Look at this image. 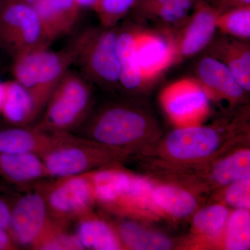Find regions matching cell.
<instances>
[{"mask_svg": "<svg viewBox=\"0 0 250 250\" xmlns=\"http://www.w3.org/2000/svg\"><path fill=\"white\" fill-rule=\"evenodd\" d=\"M209 3L219 14L234 8L250 6V0H210Z\"/></svg>", "mask_w": 250, "mask_h": 250, "instance_id": "1f68e13d", "label": "cell"}, {"mask_svg": "<svg viewBox=\"0 0 250 250\" xmlns=\"http://www.w3.org/2000/svg\"><path fill=\"white\" fill-rule=\"evenodd\" d=\"M4 85L5 97L1 111L8 121L23 126L39 116L34 99L27 88L16 80Z\"/></svg>", "mask_w": 250, "mask_h": 250, "instance_id": "484cf974", "label": "cell"}, {"mask_svg": "<svg viewBox=\"0 0 250 250\" xmlns=\"http://www.w3.org/2000/svg\"><path fill=\"white\" fill-rule=\"evenodd\" d=\"M175 32L135 29L138 62L147 89L176 64Z\"/></svg>", "mask_w": 250, "mask_h": 250, "instance_id": "7c38bea8", "label": "cell"}, {"mask_svg": "<svg viewBox=\"0 0 250 250\" xmlns=\"http://www.w3.org/2000/svg\"><path fill=\"white\" fill-rule=\"evenodd\" d=\"M117 52L120 65V85L130 93L147 90L138 62L135 40V29L118 31Z\"/></svg>", "mask_w": 250, "mask_h": 250, "instance_id": "603a6c76", "label": "cell"}, {"mask_svg": "<svg viewBox=\"0 0 250 250\" xmlns=\"http://www.w3.org/2000/svg\"><path fill=\"white\" fill-rule=\"evenodd\" d=\"M82 48V36L62 51L47 47L33 49L15 57L16 81L27 88L34 99L39 114L46 107L51 95L69 67L77 62Z\"/></svg>", "mask_w": 250, "mask_h": 250, "instance_id": "277c9868", "label": "cell"}, {"mask_svg": "<svg viewBox=\"0 0 250 250\" xmlns=\"http://www.w3.org/2000/svg\"><path fill=\"white\" fill-rule=\"evenodd\" d=\"M143 158V164L152 178L178 184L202 197L250 177V149L243 144L208 160L190 165Z\"/></svg>", "mask_w": 250, "mask_h": 250, "instance_id": "3957f363", "label": "cell"}, {"mask_svg": "<svg viewBox=\"0 0 250 250\" xmlns=\"http://www.w3.org/2000/svg\"><path fill=\"white\" fill-rule=\"evenodd\" d=\"M9 0H0V9L9 3Z\"/></svg>", "mask_w": 250, "mask_h": 250, "instance_id": "8d00e7d4", "label": "cell"}, {"mask_svg": "<svg viewBox=\"0 0 250 250\" xmlns=\"http://www.w3.org/2000/svg\"><path fill=\"white\" fill-rule=\"evenodd\" d=\"M67 225L52 223L33 247V250H82L83 249L76 234L67 231Z\"/></svg>", "mask_w": 250, "mask_h": 250, "instance_id": "f1b7e54d", "label": "cell"}, {"mask_svg": "<svg viewBox=\"0 0 250 250\" xmlns=\"http://www.w3.org/2000/svg\"><path fill=\"white\" fill-rule=\"evenodd\" d=\"M37 188L43 195L50 218L67 226L92 211L96 205L89 172L57 178Z\"/></svg>", "mask_w": 250, "mask_h": 250, "instance_id": "ba28073f", "label": "cell"}, {"mask_svg": "<svg viewBox=\"0 0 250 250\" xmlns=\"http://www.w3.org/2000/svg\"><path fill=\"white\" fill-rule=\"evenodd\" d=\"M5 97V85L4 83H0V111H1L3 103H4Z\"/></svg>", "mask_w": 250, "mask_h": 250, "instance_id": "d590c367", "label": "cell"}, {"mask_svg": "<svg viewBox=\"0 0 250 250\" xmlns=\"http://www.w3.org/2000/svg\"><path fill=\"white\" fill-rule=\"evenodd\" d=\"M77 6L75 0H37L33 5L49 42L73 29L78 17Z\"/></svg>", "mask_w": 250, "mask_h": 250, "instance_id": "ffe728a7", "label": "cell"}, {"mask_svg": "<svg viewBox=\"0 0 250 250\" xmlns=\"http://www.w3.org/2000/svg\"><path fill=\"white\" fill-rule=\"evenodd\" d=\"M0 176L16 184H29L48 177L40 156L0 152Z\"/></svg>", "mask_w": 250, "mask_h": 250, "instance_id": "d4e9b609", "label": "cell"}, {"mask_svg": "<svg viewBox=\"0 0 250 250\" xmlns=\"http://www.w3.org/2000/svg\"><path fill=\"white\" fill-rule=\"evenodd\" d=\"M89 174L96 204L121 218L136 213L141 200L140 175L122 169L119 165L90 171Z\"/></svg>", "mask_w": 250, "mask_h": 250, "instance_id": "9c48e42d", "label": "cell"}, {"mask_svg": "<svg viewBox=\"0 0 250 250\" xmlns=\"http://www.w3.org/2000/svg\"><path fill=\"white\" fill-rule=\"evenodd\" d=\"M50 42L34 6L9 2L0 9V47L14 57L33 49L47 47Z\"/></svg>", "mask_w": 250, "mask_h": 250, "instance_id": "30bf717a", "label": "cell"}, {"mask_svg": "<svg viewBox=\"0 0 250 250\" xmlns=\"http://www.w3.org/2000/svg\"><path fill=\"white\" fill-rule=\"evenodd\" d=\"M52 221L43 195L36 187L35 191L19 197L11 206L7 231L17 246L32 249Z\"/></svg>", "mask_w": 250, "mask_h": 250, "instance_id": "4fadbf2b", "label": "cell"}, {"mask_svg": "<svg viewBox=\"0 0 250 250\" xmlns=\"http://www.w3.org/2000/svg\"><path fill=\"white\" fill-rule=\"evenodd\" d=\"M215 202L233 209H250V177L241 179L220 189L212 195Z\"/></svg>", "mask_w": 250, "mask_h": 250, "instance_id": "f546056e", "label": "cell"}, {"mask_svg": "<svg viewBox=\"0 0 250 250\" xmlns=\"http://www.w3.org/2000/svg\"><path fill=\"white\" fill-rule=\"evenodd\" d=\"M112 225L125 250H167L177 247L170 237L142 225L135 219L123 218Z\"/></svg>", "mask_w": 250, "mask_h": 250, "instance_id": "44dd1931", "label": "cell"}, {"mask_svg": "<svg viewBox=\"0 0 250 250\" xmlns=\"http://www.w3.org/2000/svg\"><path fill=\"white\" fill-rule=\"evenodd\" d=\"M195 74L194 77L212 102H224L232 108L243 104L248 98V92L240 85L229 69L208 54L197 62Z\"/></svg>", "mask_w": 250, "mask_h": 250, "instance_id": "9a60e30c", "label": "cell"}, {"mask_svg": "<svg viewBox=\"0 0 250 250\" xmlns=\"http://www.w3.org/2000/svg\"><path fill=\"white\" fill-rule=\"evenodd\" d=\"M75 234L83 249L93 250H123L116 229L112 223L104 220L93 210L77 219Z\"/></svg>", "mask_w": 250, "mask_h": 250, "instance_id": "7402d4cb", "label": "cell"}, {"mask_svg": "<svg viewBox=\"0 0 250 250\" xmlns=\"http://www.w3.org/2000/svg\"><path fill=\"white\" fill-rule=\"evenodd\" d=\"M91 103V90L86 80L67 72L56 87L45 114L34 128L49 134L70 132L86 119Z\"/></svg>", "mask_w": 250, "mask_h": 250, "instance_id": "8992f818", "label": "cell"}, {"mask_svg": "<svg viewBox=\"0 0 250 250\" xmlns=\"http://www.w3.org/2000/svg\"><path fill=\"white\" fill-rule=\"evenodd\" d=\"M36 1H37V0H24L25 3H27L28 4L31 5V6H33V5L35 4Z\"/></svg>", "mask_w": 250, "mask_h": 250, "instance_id": "74e56055", "label": "cell"}, {"mask_svg": "<svg viewBox=\"0 0 250 250\" xmlns=\"http://www.w3.org/2000/svg\"><path fill=\"white\" fill-rule=\"evenodd\" d=\"M154 179L151 202L158 219L180 220L191 216L202 205V197L178 184Z\"/></svg>", "mask_w": 250, "mask_h": 250, "instance_id": "2e32d148", "label": "cell"}, {"mask_svg": "<svg viewBox=\"0 0 250 250\" xmlns=\"http://www.w3.org/2000/svg\"><path fill=\"white\" fill-rule=\"evenodd\" d=\"M159 100L163 111L174 127L203 124L211 111V100L194 77L169 83L161 92Z\"/></svg>", "mask_w": 250, "mask_h": 250, "instance_id": "8fae6325", "label": "cell"}, {"mask_svg": "<svg viewBox=\"0 0 250 250\" xmlns=\"http://www.w3.org/2000/svg\"><path fill=\"white\" fill-rule=\"evenodd\" d=\"M99 0H75L76 4L78 6H83V7H93L96 6Z\"/></svg>", "mask_w": 250, "mask_h": 250, "instance_id": "e575fe53", "label": "cell"}, {"mask_svg": "<svg viewBox=\"0 0 250 250\" xmlns=\"http://www.w3.org/2000/svg\"><path fill=\"white\" fill-rule=\"evenodd\" d=\"M11 206L0 195V228L7 230L11 218Z\"/></svg>", "mask_w": 250, "mask_h": 250, "instance_id": "d6a6232c", "label": "cell"}, {"mask_svg": "<svg viewBox=\"0 0 250 250\" xmlns=\"http://www.w3.org/2000/svg\"><path fill=\"white\" fill-rule=\"evenodd\" d=\"M138 0H99L98 10L104 27H114L118 21L137 2Z\"/></svg>", "mask_w": 250, "mask_h": 250, "instance_id": "4dcf8cb0", "label": "cell"}, {"mask_svg": "<svg viewBox=\"0 0 250 250\" xmlns=\"http://www.w3.org/2000/svg\"><path fill=\"white\" fill-rule=\"evenodd\" d=\"M247 106L231 117L209 125L175 127L143 150L141 155L178 165H190L211 159L244 143L249 139Z\"/></svg>", "mask_w": 250, "mask_h": 250, "instance_id": "6da1fadb", "label": "cell"}, {"mask_svg": "<svg viewBox=\"0 0 250 250\" xmlns=\"http://www.w3.org/2000/svg\"><path fill=\"white\" fill-rule=\"evenodd\" d=\"M54 142L41 159L48 177L77 175L102 167L119 165L126 156L85 137L56 133Z\"/></svg>", "mask_w": 250, "mask_h": 250, "instance_id": "5b68a950", "label": "cell"}, {"mask_svg": "<svg viewBox=\"0 0 250 250\" xmlns=\"http://www.w3.org/2000/svg\"><path fill=\"white\" fill-rule=\"evenodd\" d=\"M217 31L225 34L249 41L250 38V6L234 8L218 14Z\"/></svg>", "mask_w": 250, "mask_h": 250, "instance_id": "83f0119b", "label": "cell"}, {"mask_svg": "<svg viewBox=\"0 0 250 250\" xmlns=\"http://www.w3.org/2000/svg\"><path fill=\"white\" fill-rule=\"evenodd\" d=\"M250 248V210H231L224 229L219 249L247 250Z\"/></svg>", "mask_w": 250, "mask_h": 250, "instance_id": "4316f807", "label": "cell"}, {"mask_svg": "<svg viewBox=\"0 0 250 250\" xmlns=\"http://www.w3.org/2000/svg\"><path fill=\"white\" fill-rule=\"evenodd\" d=\"M230 211L228 207L219 202L200 207L192 214L191 233L182 242L180 249H219Z\"/></svg>", "mask_w": 250, "mask_h": 250, "instance_id": "e0dca14e", "label": "cell"}, {"mask_svg": "<svg viewBox=\"0 0 250 250\" xmlns=\"http://www.w3.org/2000/svg\"><path fill=\"white\" fill-rule=\"evenodd\" d=\"M199 0H138L134 7L140 16L155 22L159 29L178 32Z\"/></svg>", "mask_w": 250, "mask_h": 250, "instance_id": "d6986e66", "label": "cell"}, {"mask_svg": "<svg viewBox=\"0 0 250 250\" xmlns=\"http://www.w3.org/2000/svg\"><path fill=\"white\" fill-rule=\"evenodd\" d=\"M207 54L229 69L240 85L250 91V46L247 41L220 34L206 48Z\"/></svg>", "mask_w": 250, "mask_h": 250, "instance_id": "ac0fdd59", "label": "cell"}, {"mask_svg": "<svg viewBox=\"0 0 250 250\" xmlns=\"http://www.w3.org/2000/svg\"><path fill=\"white\" fill-rule=\"evenodd\" d=\"M85 138L129 158L161 138L155 117L136 104H111L100 109L85 128Z\"/></svg>", "mask_w": 250, "mask_h": 250, "instance_id": "7a4b0ae2", "label": "cell"}, {"mask_svg": "<svg viewBox=\"0 0 250 250\" xmlns=\"http://www.w3.org/2000/svg\"><path fill=\"white\" fill-rule=\"evenodd\" d=\"M183 27L176 33V64L206 49L217 31L219 13L209 2L199 0Z\"/></svg>", "mask_w": 250, "mask_h": 250, "instance_id": "5bb4252c", "label": "cell"}, {"mask_svg": "<svg viewBox=\"0 0 250 250\" xmlns=\"http://www.w3.org/2000/svg\"><path fill=\"white\" fill-rule=\"evenodd\" d=\"M55 134L35 129L16 127L0 131V152L45 154L54 142Z\"/></svg>", "mask_w": 250, "mask_h": 250, "instance_id": "cb8c5ba5", "label": "cell"}, {"mask_svg": "<svg viewBox=\"0 0 250 250\" xmlns=\"http://www.w3.org/2000/svg\"><path fill=\"white\" fill-rule=\"evenodd\" d=\"M90 29L82 35V48L77 62L85 77L106 90L120 85V65L117 52L118 31L114 27Z\"/></svg>", "mask_w": 250, "mask_h": 250, "instance_id": "52a82bcc", "label": "cell"}, {"mask_svg": "<svg viewBox=\"0 0 250 250\" xmlns=\"http://www.w3.org/2000/svg\"><path fill=\"white\" fill-rule=\"evenodd\" d=\"M18 246L10 236L7 230L0 228V250H14Z\"/></svg>", "mask_w": 250, "mask_h": 250, "instance_id": "836d02e7", "label": "cell"}]
</instances>
